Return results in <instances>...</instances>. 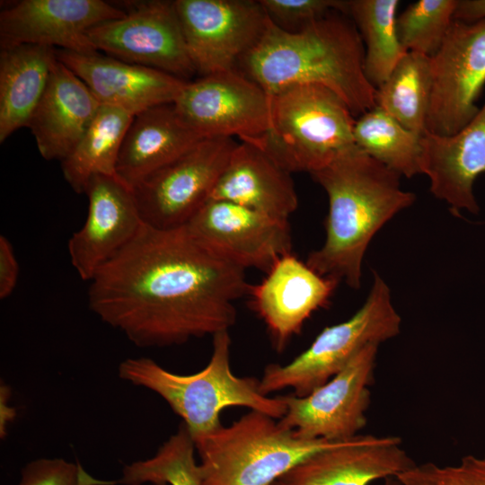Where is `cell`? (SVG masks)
Here are the masks:
<instances>
[{"instance_id":"obj_2","label":"cell","mask_w":485,"mask_h":485,"mask_svg":"<svg viewBox=\"0 0 485 485\" xmlns=\"http://www.w3.org/2000/svg\"><path fill=\"white\" fill-rule=\"evenodd\" d=\"M364 59L355 23L348 14L332 11L295 32L268 18L262 36L239 63L269 95L295 84H321L359 117L375 106L376 89L365 75Z\"/></svg>"},{"instance_id":"obj_1","label":"cell","mask_w":485,"mask_h":485,"mask_svg":"<svg viewBox=\"0 0 485 485\" xmlns=\"http://www.w3.org/2000/svg\"><path fill=\"white\" fill-rule=\"evenodd\" d=\"M245 269L209 249L186 225L143 224L90 280L88 304L137 347L182 344L229 331L248 295Z\"/></svg>"},{"instance_id":"obj_7","label":"cell","mask_w":485,"mask_h":485,"mask_svg":"<svg viewBox=\"0 0 485 485\" xmlns=\"http://www.w3.org/2000/svg\"><path fill=\"white\" fill-rule=\"evenodd\" d=\"M373 273L368 296L349 319L324 328L288 364L266 366L260 380L263 394L291 388L292 394L305 396L341 371L365 346L381 344L400 333L401 319L392 305L390 288Z\"/></svg>"},{"instance_id":"obj_33","label":"cell","mask_w":485,"mask_h":485,"mask_svg":"<svg viewBox=\"0 0 485 485\" xmlns=\"http://www.w3.org/2000/svg\"><path fill=\"white\" fill-rule=\"evenodd\" d=\"M90 475L79 463L63 458H39L28 463L21 472L18 485H113Z\"/></svg>"},{"instance_id":"obj_8","label":"cell","mask_w":485,"mask_h":485,"mask_svg":"<svg viewBox=\"0 0 485 485\" xmlns=\"http://www.w3.org/2000/svg\"><path fill=\"white\" fill-rule=\"evenodd\" d=\"M237 142L204 138L132 188L144 224L157 229L184 226L211 198Z\"/></svg>"},{"instance_id":"obj_15","label":"cell","mask_w":485,"mask_h":485,"mask_svg":"<svg viewBox=\"0 0 485 485\" xmlns=\"http://www.w3.org/2000/svg\"><path fill=\"white\" fill-rule=\"evenodd\" d=\"M124 14L102 0L19 1L0 13V48L30 44L95 52L88 31Z\"/></svg>"},{"instance_id":"obj_14","label":"cell","mask_w":485,"mask_h":485,"mask_svg":"<svg viewBox=\"0 0 485 485\" xmlns=\"http://www.w3.org/2000/svg\"><path fill=\"white\" fill-rule=\"evenodd\" d=\"M186 226L213 251L245 270L267 273L279 258L292 253L288 221L230 201L209 198Z\"/></svg>"},{"instance_id":"obj_4","label":"cell","mask_w":485,"mask_h":485,"mask_svg":"<svg viewBox=\"0 0 485 485\" xmlns=\"http://www.w3.org/2000/svg\"><path fill=\"white\" fill-rule=\"evenodd\" d=\"M212 337L209 362L195 374L171 372L149 357L127 358L118 367L120 379L162 397L182 419L195 445L223 426L220 414L228 407H246L276 419H281L286 412L281 396L263 394L260 390V380L240 377L233 373L228 331Z\"/></svg>"},{"instance_id":"obj_28","label":"cell","mask_w":485,"mask_h":485,"mask_svg":"<svg viewBox=\"0 0 485 485\" xmlns=\"http://www.w3.org/2000/svg\"><path fill=\"white\" fill-rule=\"evenodd\" d=\"M353 136L357 146L401 176L411 178L421 173V137L379 107L356 119Z\"/></svg>"},{"instance_id":"obj_29","label":"cell","mask_w":485,"mask_h":485,"mask_svg":"<svg viewBox=\"0 0 485 485\" xmlns=\"http://www.w3.org/2000/svg\"><path fill=\"white\" fill-rule=\"evenodd\" d=\"M195 443L182 423L150 458L126 464L117 483L124 485H202Z\"/></svg>"},{"instance_id":"obj_36","label":"cell","mask_w":485,"mask_h":485,"mask_svg":"<svg viewBox=\"0 0 485 485\" xmlns=\"http://www.w3.org/2000/svg\"><path fill=\"white\" fill-rule=\"evenodd\" d=\"M9 398V390L7 386H1V436H4L6 432V418H7V412L9 415L13 418L14 414H13V409L10 406L6 405V401Z\"/></svg>"},{"instance_id":"obj_6","label":"cell","mask_w":485,"mask_h":485,"mask_svg":"<svg viewBox=\"0 0 485 485\" xmlns=\"http://www.w3.org/2000/svg\"><path fill=\"white\" fill-rule=\"evenodd\" d=\"M355 121L347 103L329 88L292 85L270 95L269 128L257 146L289 172L311 174L355 145Z\"/></svg>"},{"instance_id":"obj_20","label":"cell","mask_w":485,"mask_h":485,"mask_svg":"<svg viewBox=\"0 0 485 485\" xmlns=\"http://www.w3.org/2000/svg\"><path fill=\"white\" fill-rule=\"evenodd\" d=\"M401 444L399 436L357 435L313 454L279 481L286 485H368L386 480L416 464Z\"/></svg>"},{"instance_id":"obj_30","label":"cell","mask_w":485,"mask_h":485,"mask_svg":"<svg viewBox=\"0 0 485 485\" xmlns=\"http://www.w3.org/2000/svg\"><path fill=\"white\" fill-rule=\"evenodd\" d=\"M458 0H419L397 17L399 40L408 52L433 56L453 22Z\"/></svg>"},{"instance_id":"obj_32","label":"cell","mask_w":485,"mask_h":485,"mask_svg":"<svg viewBox=\"0 0 485 485\" xmlns=\"http://www.w3.org/2000/svg\"><path fill=\"white\" fill-rule=\"evenodd\" d=\"M269 20L281 30L298 31L330 12L348 14V1L260 0Z\"/></svg>"},{"instance_id":"obj_23","label":"cell","mask_w":485,"mask_h":485,"mask_svg":"<svg viewBox=\"0 0 485 485\" xmlns=\"http://www.w3.org/2000/svg\"><path fill=\"white\" fill-rule=\"evenodd\" d=\"M202 139L173 102L149 108L132 118L119 150L117 176L133 188Z\"/></svg>"},{"instance_id":"obj_17","label":"cell","mask_w":485,"mask_h":485,"mask_svg":"<svg viewBox=\"0 0 485 485\" xmlns=\"http://www.w3.org/2000/svg\"><path fill=\"white\" fill-rule=\"evenodd\" d=\"M339 283L292 252L279 258L259 284L251 285L248 295L277 349L282 350L312 313L329 304Z\"/></svg>"},{"instance_id":"obj_10","label":"cell","mask_w":485,"mask_h":485,"mask_svg":"<svg viewBox=\"0 0 485 485\" xmlns=\"http://www.w3.org/2000/svg\"><path fill=\"white\" fill-rule=\"evenodd\" d=\"M431 94L427 131L451 136L477 114L485 85V19L454 20L441 46L429 57Z\"/></svg>"},{"instance_id":"obj_27","label":"cell","mask_w":485,"mask_h":485,"mask_svg":"<svg viewBox=\"0 0 485 485\" xmlns=\"http://www.w3.org/2000/svg\"><path fill=\"white\" fill-rule=\"evenodd\" d=\"M431 94L429 57L407 52L388 78L376 88L375 106L402 127L422 137Z\"/></svg>"},{"instance_id":"obj_9","label":"cell","mask_w":485,"mask_h":485,"mask_svg":"<svg viewBox=\"0 0 485 485\" xmlns=\"http://www.w3.org/2000/svg\"><path fill=\"white\" fill-rule=\"evenodd\" d=\"M173 103L204 138L237 137L257 146L269 128L270 95L235 68L186 82Z\"/></svg>"},{"instance_id":"obj_26","label":"cell","mask_w":485,"mask_h":485,"mask_svg":"<svg viewBox=\"0 0 485 485\" xmlns=\"http://www.w3.org/2000/svg\"><path fill=\"white\" fill-rule=\"evenodd\" d=\"M398 0H349L348 15L365 47L364 71L376 89L408 52L397 32Z\"/></svg>"},{"instance_id":"obj_12","label":"cell","mask_w":485,"mask_h":485,"mask_svg":"<svg viewBox=\"0 0 485 485\" xmlns=\"http://www.w3.org/2000/svg\"><path fill=\"white\" fill-rule=\"evenodd\" d=\"M87 35L97 51L114 58L184 81L197 74L173 1L130 4L122 17L94 26Z\"/></svg>"},{"instance_id":"obj_35","label":"cell","mask_w":485,"mask_h":485,"mask_svg":"<svg viewBox=\"0 0 485 485\" xmlns=\"http://www.w3.org/2000/svg\"><path fill=\"white\" fill-rule=\"evenodd\" d=\"M485 19V0H458L454 20L476 22Z\"/></svg>"},{"instance_id":"obj_24","label":"cell","mask_w":485,"mask_h":485,"mask_svg":"<svg viewBox=\"0 0 485 485\" xmlns=\"http://www.w3.org/2000/svg\"><path fill=\"white\" fill-rule=\"evenodd\" d=\"M56 48L18 45L0 51V143L27 127L47 87Z\"/></svg>"},{"instance_id":"obj_19","label":"cell","mask_w":485,"mask_h":485,"mask_svg":"<svg viewBox=\"0 0 485 485\" xmlns=\"http://www.w3.org/2000/svg\"><path fill=\"white\" fill-rule=\"evenodd\" d=\"M421 173L430 181V191L459 216L462 211L477 215L476 179L485 173V103L462 129L451 136L428 131L420 138Z\"/></svg>"},{"instance_id":"obj_18","label":"cell","mask_w":485,"mask_h":485,"mask_svg":"<svg viewBox=\"0 0 485 485\" xmlns=\"http://www.w3.org/2000/svg\"><path fill=\"white\" fill-rule=\"evenodd\" d=\"M55 52L57 58L88 86L101 105L117 107L133 116L157 105L174 102L188 82L99 51Z\"/></svg>"},{"instance_id":"obj_37","label":"cell","mask_w":485,"mask_h":485,"mask_svg":"<svg viewBox=\"0 0 485 485\" xmlns=\"http://www.w3.org/2000/svg\"><path fill=\"white\" fill-rule=\"evenodd\" d=\"M272 485H286V484L284 482H282L281 481H278L275 483H273Z\"/></svg>"},{"instance_id":"obj_25","label":"cell","mask_w":485,"mask_h":485,"mask_svg":"<svg viewBox=\"0 0 485 485\" xmlns=\"http://www.w3.org/2000/svg\"><path fill=\"white\" fill-rule=\"evenodd\" d=\"M132 118L117 107L100 106L81 139L61 161L63 176L75 192L84 193L95 175L117 176L119 150Z\"/></svg>"},{"instance_id":"obj_11","label":"cell","mask_w":485,"mask_h":485,"mask_svg":"<svg viewBox=\"0 0 485 485\" xmlns=\"http://www.w3.org/2000/svg\"><path fill=\"white\" fill-rule=\"evenodd\" d=\"M379 345L365 346L341 371L309 394L282 395L286 412L279 422L308 439L346 441L359 435L367 422L369 386Z\"/></svg>"},{"instance_id":"obj_5","label":"cell","mask_w":485,"mask_h":485,"mask_svg":"<svg viewBox=\"0 0 485 485\" xmlns=\"http://www.w3.org/2000/svg\"><path fill=\"white\" fill-rule=\"evenodd\" d=\"M348 441L304 438L279 420L250 410L195 446L202 485H272L313 454Z\"/></svg>"},{"instance_id":"obj_16","label":"cell","mask_w":485,"mask_h":485,"mask_svg":"<svg viewBox=\"0 0 485 485\" xmlns=\"http://www.w3.org/2000/svg\"><path fill=\"white\" fill-rule=\"evenodd\" d=\"M84 225L68 241L70 261L83 280L127 245L143 225L137 201L128 185L117 176L95 175L88 181Z\"/></svg>"},{"instance_id":"obj_3","label":"cell","mask_w":485,"mask_h":485,"mask_svg":"<svg viewBox=\"0 0 485 485\" xmlns=\"http://www.w3.org/2000/svg\"><path fill=\"white\" fill-rule=\"evenodd\" d=\"M311 175L327 193L329 212L324 243L305 262L318 274L358 289L371 240L397 213L410 207L416 196L401 190L398 172L356 145Z\"/></svg>"},{"instance_id":"obj_22","label":"cell","mask_w":485,"mask_h":485,"mask_svg":"<svg viewBox=\"0 0 485 485\" xmlns=\"http://www.w3.org/2000/svg\"><path fill=\"white\" fill-rule=\"evenodd\" d=\"M210 198L286 221L298 207L291 172L262 148L245 142L234 147Z\"/></svg>"},{"instance_id":"obj_31","label":"cell","mask_w":485,"mask_h":485,"mask_svg":"<svg viewBox=\"0 0 485 485\" xmlns=\"http://www.w3.org/2000/svg\"><path fill=\"white\" fill-rule=\"evenodd\" d=\"M385 485H485V454H469L453 465L416 463L386 479Z\"/></svg>"},{"instance_id":"obj_34","label":"cell","mask_w":485,"mask_h":485,"mask_svg":"<svg viewBox=\"0 0 485 485\" xmlns=\"http://www.w3.org/2000/svg\"><path fill=\"white\" fill-rule=\"evenodd\" d=\"M19 265L10 241L0 236V298L9 296L16 287Z\"/></svg>"},{"instance_id":"obj_21","label":"cell","mask_w":485,"mask_h":485,"mask_svg":"<svg viewBox=\"0 0 485 485\" xmlns=\"http://www.w3.org/2000/svg\"><path fill=\"white\" fill-rule=\"evenodd\" d=\"M101 104L88 86L56 59L45 92L27 128L40 155L64 160L76 146Z\"/></svg>"},{"instance_id":"obj_13","label":"cell","mask_w":485,"mask_h":485,"mask_svg":"<svg viewBox=\"0 0 485 485\" xmlns=\"http://www.w3.org/2000/svg\"><path fill=\"white\" fill-rule=\"evenodd\" d=\"M190 60L201 76L234 69L262 36L268 17L255 0H175Z\"/></svg>"}]
</instances>
